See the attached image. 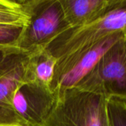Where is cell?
Returning a JSON list of instances; mask_svg holds the SVG:
<instances>
[{"mask_svg":"<svg viewBox=\"0 0 126 126\" xmlns=\"http://www.w3.org/2000/svg\"><path fill=\"white\" fill-rule=\"evenodd\" d=\"M55 102L56 97L51 91L28 81L16 89L13 107L24 126H43Z\"/></svg>","mask_w":126,"mask_h":126,"instance_id":"obj_7","label":"cell"},{"mask_svg":"<svg viewBox=\"0 0 126 126\" xmlns=\"http://www.w3.org/2000/svg\"><path fill=\"white\" fill-rule=\"evenodd\" d=\"M124 36H126L125 32L114 33L95 44L56 58L51 86V91L55 97L66 90L75 88L94 69L106 52Z\"/></svg>","mask_w":126,"mask_h":126,"instance_id":"obj_5","label":"cell"},{"mask_svg":"<svg viewBox=\"0 0 126 126\" xmlns=\"http://www.w3.org/2000/svg\"><path fill=\"white\" fill-rule=\"evenodd\" d=\"M30 16L19 43L22 52L32 53L46 47L69 27L59 0H24Z\"/></svg>","mask_w":126,"mask_h":126,"instance_id":"obj_4","label":"cell"},{"mask_svg":"<svg viewBox=\"0 0 126 126\" xmlns=\"http://www.w3.org/2000/svg\"><path fill=\"white\" fill-rule=\"evenodd\" d=\"M43 126H110L107 100L71 89L56 97Z\"/></svg>","mask_w":126,"mask_h":126,"instance_id":"obj_1","label":"cell"},{"mask_svg":"<svg viewBox=\"0 0 126 126\" xmlns=\"http://www.w3.org/2000/svg\"><path fill=\"white\" fill-rule=\"evenodd\" d=\"M69 26L77 27L96 21L117 7L122 0H59Z\"/></svg>","mask_w":126,"mask_h":126,"instance_id":"obj_8","label":"cell"},{"mask_svg":"<svg viewBox=\"0 0 126 126\" xmlns=\"http://www.w3.org/2000/svg\"><path fill=\"white\" fill-rule=\"evenodd\" d=\"M107 107L110 126H126V100L108 99Z\"/></svg>","mask_w":126,"mask_h":126,"instance_id":"obj_12","label":"cell"},{"mask_svg":"<svg viewBox=\"0 0 126 126\" xmlns=\"http://www.w3.org/2000/svg\"><path fill=\"white\" fill-rule=\"evenodd\" d=\"M26 26L0 25V47L21 52L19 43Z\"/></svg>","mask_w":126,"mask_h":126,"instance_id":"obj_11","label":"cell"},{"mask_svg":"<svg viewBox=\"0 0 126 126\" xmlns=\"http://www.w3.org/2000/svg\"><path fill=\"white\" fill-rule=\"evenodd\" d=\"M29 20L24 0H0V25L27 26Z\"/></svg>","mask_w":126,"mask_h":126,"instance_id":"obj_10","label":"cell"},{"mask_svg":"<svg viewBox=\"0 0 126 126\" xmlns=\"http://www.w3.org/2000/svg\"><path fill=\"white\" fill-rule=\"evenodd\" d=\"M56 62L57 59L46 48L30 53V66L32 81L51 91Z\"/></svg>","mask_w":126,"mask_h":126,"instance_id":"obj_9","label":"cell"},{"mask_svg":"<svg viewBox=\"0 0 126 126\" xmlns=\"http://www.w3.org/2000/svg\"><path fill=\"white\" fill-rule=\"evenodd\" d=\"M75 89L106 100H126V36L106 52Z\"/></svg>","mask_w":126,"mask_h":126,"instance_id":"obj_3","label":"cell"},{"mask_svg":"<svg viewBox=\"0 0 126 126\" xmlns=\"http://www.w3.org/2000/svg\"><path fill=\"white\" fill-rule=\"evenodd\" d=\"M32 81L30 54L11 55L0 69V126H24L13 107L16 89L23 83Z\"/></svg>","mask_w":126,"mask_h":126,"instance_id":"obj_6","label":"cell"},{"mask_svg":"<svg viewBox=\"0 0 126 126\" xmlns=\"http://www.w3.org/2000/svg\"><path fill=\"white\" fill-rule=\"evenodd\" d=\"M117 32L126 34V0H122L117 7L96 21L67 28L55 38L46 49L58 58L95 44Z\"/></svg>","mask_w":126,"mask_h":126,"instance_id":"obj_2","label":"cell"},{"mask_svg":"<svg viewBox=\"0 0 126 126\" xmlns=\"http://www.w3.org/2000/svg\"><path fill=\"white\" fill-rule=\"evenodd\" d=\"M18 52H17L15 50H12V49H9L0 47V69L2 67V66L7 61V59L11 55L15 54V53H18Z\"/></svg>","mask_w":126,"mask_h":126,"instance_id":"obj_13","label":"cell"}]
</instances>
